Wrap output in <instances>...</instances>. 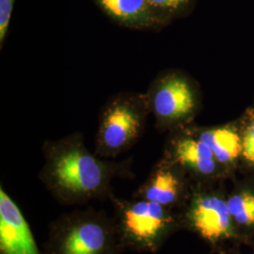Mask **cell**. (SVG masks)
Segmentation results:
<instances>
[{"mask_svg":"<svg viewBox=\"0 0 254 254\" xmlns=\"http://www.w3.org/2000/svg\"><path fill=\"white\" fill-rule=\"evenodd\" d=\"M44 165L39 179L63 205H84L91 200H109L116 178H133V159L111 161L91 153L80 132L42 146Z\"/></svg>","mask_w":254,"mask_h":254,"instance_id":"obj_1","label":"cell"},{"mask_svg":"<svg viewBox=\"0 0 254 254\" xmlns=\"http://www.w3.org/2000/svg\"><path fill=\"white\" fill-rule=\"evenodd\" d=\"M127 248L114 218L102 210L75 209L48 226L44 254H122Z\"/></svg>","mask_w":254,"mask_h":254,"instance_id":"obj_2","label":"cell"},{"mask_svg":"<svg viewBox=\"0 0 254 254\" xmlns=\"http://www.w3.org/2000/svg\"><path fill=\"white\" fill-rule=\"evenodd\" d=\"M114 210V220L127 249L137 253L155 254L168 237L182 224L172 209L133 198L122 199L114 194L109 198Z\"/></svg>","mask_w":254,"mask_h":254,"instance_id":"obj_3","label":"cell"},{"mask_svg":"<svg viewBox=\"0 0 254 254\" xmlns=\"http://www.w3.org/2000/svg\"><path fill=\"white\" fill-rule=\"evenodd\" d=\"M150 109L146 93L121 92L101 111L95 136V154L115 158L136 144L145 130Z\"/></svg>","mask_w":254,"mask_h":254,"instance_id":"obj_4","label":"cell"},{"mask_svg":"<svg viewBox=\"0 0 254 254\" xmlns=\"http://www.w3.org/2000/svg\"><path fill=\"white\" fill-rule=\"evenodd\" d=\"M150 113L160 128L178 126L192 117L197 96L189 79L178 73H168L152 82L146 92Z\"/></svg>","mask_w":254,"mask_h":254,"instance_id":"obj_5","label":"cell"},{"mask_svg":"<svg viewBox=\"0 0 254 254\" xmlns=\"http://www.w3.org/2000/svg\"><path fill=\"white\" fill-rule=\"evenodd\" d=\"M184 208L182 224L210 244L216 245L234 235L227 200L200 188L191 189Z\"/></svg>","mask_w":254,"mask_h":254,"instance_id":"obj_6","label":"cell"},{"mask_svg":"<svg viewBox=\"0 0 254 254\" xmlns=\"http://www.w3.org/2000/svg\"><path fill=\"white\" fill-rule=\"evenodd\" d=\"M185 172L177 165L162 158L136 190L133 198L157 202L165 207H184L191 189Z\"/></svg>","mask_w":254,"mask_h":254,"instance_id":"obj_7","label":"cell"},{"mask_svg":"<svg viewBox=\"0 0 254 254\" xmlns=\"http://www.w3.org/2000/svg\"><path fill=\"white\" fill-rule=\"evenodd\" d=\"M0 254H42L15 201L0 188Z\"/></svg>","mask_w":254,"mask_h":254,"instance_id":"obj_8","label":"cell"},{"mask_svg":"<svg viewBox=\"0 0 254 254\" xmlns=\"http://www.w3.org/2000/svg\"><path fill=\"white\" fill-rule=\"evenodd\" d=\"M164 158L200 179L218 172V163L212 150L196 135L176 136L170 140Z\"/></svg>","mask_w":254,"mask_h":254,"instance_id":"obj_9","label":"cell"},{"mask_svg":"<svg viewBox=\"0 0 254 254\" xmlns=\"http://www.w3.org/2000/svg\"><path fill=\"white\" fill-rule=\"evenodd\" d=\"M109 18L123 27L137 30L154 29L162 24L161 15L147 0H92Z\"/></svg>","mask_w":254,"mask_h":254,"instance_id":"obj_10","label":"cell"},{"mask_svg":"<svg viewBox=\"0 0 254 254\" xmlns=\"http://www.w3.org/2000/svg\"><path fill=\"white\" fill-rule=\"evenodd\" d=\"M195 135L210 147L218 164L233 162L242 154V140L230 128L199 130Z\"/></svg>","mask_w":254,"mask_h":254,"instance_id":"obj_11","label":"cell"},{"mask_svg":"<svg viewBox=\"0 0 254 254\" xmlns=\"http://www.w3.org/2000/svg\"><path fill=\"white\" fill-rule=\"evenodd\" d=\"M233 221L243 227H254V194L244 191L227 200Z\"/></svg>","mask_w":254,"mask_h":254,"instance_id":"obj_12","label":"cell"},{"mask_svg":"<svg viewBox=\"0 0 254 254\" xmlns=\"http://www.w3.org/2000/svg\"><path fill=\"white\" fill-rule=\"evenodd\" d=\"M15 0H0V49L2 50L8 35L9 22Z\"/></svg>","mask_w":254,"mask_h":254,"instance_id":"obj_13","label":"cell"},{"mask_svg":"<svg viewBox=\"0 0 254 254\" xmlns=\"http://www.w3.org/2000/svg\"><path fill=\"white\" fill-rule=\"evenodd\" d=\"M242 154L247 161L254 165V121L247 128L243 136Z\"/></svg>","mask_w":254,"mask_h":254,"instance_id":"obj_14","label":"cell"},{"mask_svg":"<svg viewBox=\"0 0 254 254\" xmlns=\"http://www.w3.org/2000/svg\"><path fill=\"white\" fill-rule=\"evenodd\" d=\"M151 7L159 14L162 11H175L180 9L189 0H147Z\"/></svg>","mask_w":254,"mask_h":254,"instance_id":"obj_15","label":"cell"}]
</instances>
